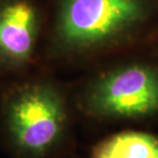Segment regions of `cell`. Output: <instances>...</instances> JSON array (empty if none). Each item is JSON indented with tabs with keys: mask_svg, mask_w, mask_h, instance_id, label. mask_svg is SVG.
Returning a JSON list of instances; mask_svg holds the SVG:
<instances>
[{
	"mask_svg": "<svg viewBox=\"0 0 158 158\" xmlns=\"http://www.w3.org/2000/svg\"><path fill=\"white\" fill-rule=\"evenodd\" d=\"M87 110L109 118H143L158 113V73L129 66L99 79L85 97Z\"/></svg>",
	"mask_w": 158,
	"mask_h": 158,
	"instance_id": "cell-2",
	"label": "cell"
},
{
	"mask_svg": "<svg viewBox=\"0 0 158 158\" xmlns=\"http://www.w3.org/2000/svg\"><path fill=\"white\" fill-rule=\"evenodd\" d=\"M89 158H158V137L144 131H122L101 141Z\"/></svg>",
	"mask_w": 158,
	"mask_h": 158,
	"instance_id": "cell-5",
	"label": "cell"
},
{
	"mask_svg": "<svg viewBox=\"0 0 158 158\" xmlns=\"http://www.w3.org/2000/svg\"><path fill=\"white\" fill-rule=\"evenodd\" d=\"M68 141V115L47 82L12 87L3 99L0 144L10 158H55Z\"/></svg>",
	"mask_w": 158,
	"mask_h": 158,
	"instance_id": "cell-1",
	"label": "cell"
},
{
	"mask_svg": "<svg viewBox=\"0 0 158 158\" xmlns=\"http://www.w3.org/2000/svg\"><path fill=\"white\" fill-rule=\"evenodd\" d=\"M140 0H63L59 35L71 46L101 42L138 20Z\"/></svg>",
	"mask_w": 158,
	"mask_h": 158,
	"instance_id": "cell-3",
	"label": "cell"
},
{
	"mask_svg": "<svg viewBox=\"0 0 158 158\" xmlns=\"http://www.w3.org/2000/svg\"><path fill=\"white\" fill-rule=\"evenodd\" d=\"M37 33L35 8L26 0L0 3V63L19 68L29 60Z\"/></svg>",
	"mask_w": 158,
	"mask_h": 158,
	"instance_id": "cell-4",
	"label": "cell"
}]
</instances>
